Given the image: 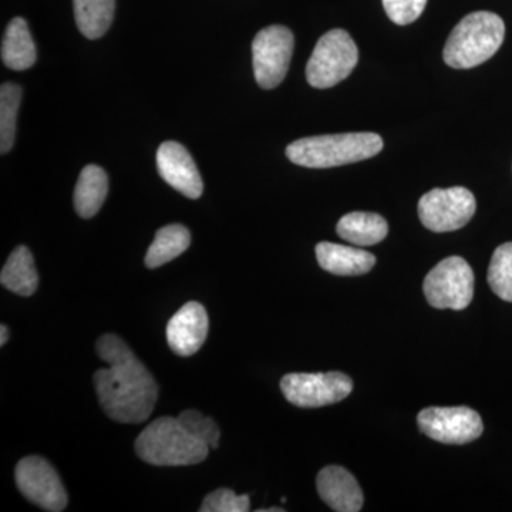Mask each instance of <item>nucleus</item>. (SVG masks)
Wrapping results in <instances>:
<instances>
[{
    "instance_id": "f257e3e1",
    "label": "nucleus",
    "mask_w": 512,
    "mask_h": 512,
    "mask_svg": "<svg viewBox=\"0 0 512 512\" xmlns=\"http://www.w3.org/2000/svg\"><path fill=\"white\" fill-rule=\"evenodd\" d=\"M96 352L107 363V367H101L93 377L104 413L117 423L146 421L157 403L156 379L126 342L113 333L97 340Z\"/></svg>"
},
{
    "instance_id": "f03ea898",
    "label": "nucleus",
    "mask_w": 512,
    "mask_h": 512,
    "mask_svg": "<svg viewBox=\"0 0 512 512\" xmlns=\"http://www.w3.org/2000/svg\"><path fill=\"white\" fill-rule=\"evenodd\" d=\"M383 140L375 133L328 134L299 138L286 147V157L306 168H332L377 156Z\"/></svg>"
},
{
    "instance_id": "7ed1b4c3",
    "label": "nucleus",
    "mask_w": 512,
    "mask_h": 512,
    "mask_svg": "<svg viewBox=\"0 0 512 512\" xmlns=\"http://www.w3.org/2000/svg\"><path fill=\"white\" fill-rule=\"evenodd\" d=\"M136 453L153 466H194L208 457L210 447L192 436L178 417L164 416L141 431L136 440Z\"/></svg>"
},
{
    "instance_id": "20e7f679",
    "label": "nucleus",
    "mask_w": 512,
    "mask_h": 512,
    "mask_svg": "<svg viewBox=\"0 0 512 512\" xmlns=\"http://www.w3.org/2000/svg\"><path fill=\"white\" fill-rule=\"evenodd\" d=\"M504 20L493 12H473L448 36L444 62L453 69H473L490 60L503 45Z\"/></svg>"
},
{
    "instance_id": "39448f33",
    "label": "nucleus",
    "mask_w": 512,
    "mask_h": 512,
    "mask_svg": "<svg viewBox=\"0 0 512 512\" xmlns=\"http://www.w3.org/2000/svg\"><path fill=\"white\" fill-rule=\"evenodd\" d=\"M359 62L355 40L346 30L333 29L320 37L308 64L306 80L315 89H330L348 79Z\"/></svg>"
},
{
    "instance_id": "423d86ee",
    "label": "nucleus",
    "mask_w": 512,
    "mask_h": 512,
    "mask_svg": "<svg viewBox=\"0 0 512 512\" xmlns=\"http://www.w3.org/2000/svg\"><path fill=\"white\" fill-rule=\"evenodd\" d=\"M423 289L433 308L463 311L473 301V269L461 256H448L431 269Z\"/></svg>"
},
{
    "instance_id": "0eeeda50",
    "label": "nucleus",
    "mask_w": 512,
    "mask_h": 512,
    "mask_svg": "<svg viewBox=\"0 0 512 512\" xmlns=\"http://www.w3.org/2000/svg\"><path fill=\"white\" fill-rule=\"evenodd\" d=\"M477 210L476 197L464 187L434 188L419 202V217L433 232H453L466 227Z\"/></svg>"
},
{
    "instance_id": "6e6552de",
    "label": "nucleus",
    "mask_w": 512,
    "mask_h": 512,
    "mask_svg": "<svg viewBox=\"0 0 512 512\" xmlns=\"http://www.w3.org/2000/svg\"><path fill=\"white\" fill-rule=\"evenodd\" d=\"M295 37L288 28L272 25L262 29L252 42L256 83L265 90L284 82L293 55Z\"/></svg>"
},
{
    "instance_id": "1a4fd4ad",
    "label": "nucleus",
    "mask_w": 512,
    "mask_h": 512,
    "mask_svg": "<svg viewBox=\"0 0 512 512\" xmlns=\"http://www.w3.org/2000/svg\"><path fill=\"white\" fill-rule=\"evenodd\" d=\"M281 390L293 406L316 409L345 400L352 393L353 382L340 372L291 373L282 377Z\"/></svg>"
},
{
    "instance_id": "9d476101",
    "label": "nucleus",
    "mask_w": 512,
    "mask_h": 512,
    "mask_svg": "<svg viewBox=\"0 0 512 512\" xmlns=\"http://www.w3.org/2000/svg\"><path fill=\"white\" fill-rule=\"evenodd\" d=\"M421 433L443 444L471 443L483 434L480 414L470 407H427L417 416Z\"/></svg>"
},
{
    "instance_id": "9b49d317",
    "label": "nucleus",
    "mask_w": 512,
    "mask_h": 512,
    "mask_svg": "<svg viewBox=\"0 0 512 512\" xmlns=\"http://www.w3.org/2000/svg\"><path fill=\"white\" fill-rule=\"evenodd\" d=\"M15 480L26 500L42 510L60 512L66 508L67 493L62 480L45 458H22L16 466Z\"/></svg>"
},
{
    "instance_id": "f8f14e48",
    "label": "nucleus",
    "mask_w": 512,
    "mask_h": 512,
    "mask_svg": "<svg viewBox=\"0 0 512 512\" xmlns=\"http://www.w3.org/2000/svg\"><path fill=\"white\" fill-rule=\"evenodd\" d=\"M157 168L161 178L184 195L197 200L204 191L200 171L187 148L177 141H165L157 151Z\"/></svg>"
},
{
    "instance_id": "ddd939ff",
    "label": "nucleus",
    "mask_w": 512,
    "mask_h": 512,
    "mask_svg": "<svg viewBox=\"0 0 512 512\" xmlns=\"http://www.w3.org/2000/svg\"><path fill=\"white\" fill-rule=\"evenodd\" d=\"M207 311L198 302L185 303L167 325V342L175 355L188 357L195 355L207 339Z\"/></svg>"
},
{
    "instance_id": "4468645a",
    "label": "nucleus",
    "mask_w": 512,
    "mask_h": 512,
    "mask_svg": "<svg viewBox=\"0 0 512 512\" xmlns=\"http://www.w3.org/2000/svg\"><path fill=\"white\" fill-rule=\"evenodd\" d=\"M320 498L338 512H359L363 507V493L359 483L346 468H323L316 478Z\"/></svg>"
},
{
    "instance_id": "2eb2a0df",
    "label": "nucleus",
    "mask_w": 512,
    "mask_h": 512,
    "mask_svg": "<svg viewBox=\"0 0 512 512\" xmlns=\"http://www.w3.org/2000/svg\"><path fill=\"white\" fill-rule=\"evenodd\" d=\"M316 258L320 268L338 276L365 275L376 265V256L370 252L333 242H319Z\"/></svg>"
},
{
    "instance_id": "dca6fc26",
    "label": "nucleus",
    "mask_w": 512,
    "mask_h": 512,
    "mask_svg": "<svg viewBox=\"0 0 512 512\" xmlns=\"http://www.w3.org/2000/svg\"><path fill=\"white\" fill-rule=\"evenodd\" d=\"M336 231L340 238L357 245L372 247L382 242L389 234V225L382 215L375 212H350L340 218Z\"/></svg>"
},
{
    "instance_id": "f3484780",
    "label": "nucleus",
    "mask_w": 512,
    "mask_h": 512,
    "mask_svg": "<svg viewBox=\"0 0 512 512\" xmlns=\"http://www.w3.org/2000/svg\"><path fill=\"white\" fill-rule=\"evenodd\" d=\"M109 192V178L99 165H86L74 190V208L84 220L93 218L100 211Z\"/></svg>"
},
{
    "instance_id": "a211bd4d",
    "label": "nucleus",
    "mask_w": 512,
    "mask_h": 512,
    "mask_svg": "<svg viewBox=\"0 0 512 512\" xmlns=\"http://www.w3.org/2000/svg\"><path fill=\"white\" fill-rule=\"evenodd\" d=\"M36 45L33 42L28 22L15 18L9 23L2 42V62L9 69L22 72L36 63Z\"/></svg>"
},
{
    "instance_id": "6ab92c4d",
    "label": "nucleus",
    "mask_w": 512,
    "mask_h": 512,
    "mask_svg": "<svg viewBox=\"0 0 512 512\" xmlns=\"http://www.w3.org/2000/svg\"><path fill=\"white\" fill-rule=\"evenodd\" d=\"M0 284L19 296H32L39 286V274L29 248L18 247L10 254L0 274Z\"/></svg>"
},
{
    "instance_id": "aec40b11",
    "label": "nucleus",
    "mask_w": 512,
    "mask_h": 512,
    "mask_svg": "<svg viewBox=\"0 0 512 512\" xmlns=\"http://www.w3.org/2000/svg\"><path fill=\"white\" fill-rule=\"evenodd\" d=\"M77 28L87 39L106 35L113 23L116 0H73Z\"/></svg>"
},
{
    "instance_id": "412c9836",
    "label": "nucleus",
    "mask_w": 512,
    "mask_h": 512,
    "mask_svg": "<svg viewBox=\"0 0 512 512\" xmlns=\"http://www.w3.org/2000/svg\"><path fill=\"white\" fill-rule=\"evenodd\" d=\"M191 245V234L184 225L173 224L158 229L156 239L148 248L146 266L160 268L184 254Z\"/></svg>"
},
{
    "instance_id": "4be33fe9",
    "label": "nucleus",
    "mask_w": 512,
    "mask_h": 512,
    "mask_svg": "<svg viewBox=\"0 0 512 512\" xmlns=\"http://www.w3.org/2000/svg\"><path fill=\"white\" fill-rule=\"evenodd\" d=\"M22 100V87L15 83H3L0 87V153L12 150L16 137V120Z\"/></svg>"
},
{
    "instance_id": "5701e85b",
    "label": "nucleus",
    "mask_w": 512,
    "mask_h": 512,
    "mask_svg": "<svg viewBox=\"0 0 512 512\" xmlns=\"http://www.w3.org/2000/svg\"><path fill=\"white\" fill-rule=\"evenodd\" d=\"M487 279L498 298L512 302V242H505L495 249Z\"/></svg>"
},
{
    "instance_id": "b1692460",
    "label": "nucleus",
    "mask_w": 512,
    "mask_h": 512,
    "mask_svg": "<svg viewBox=\"0 0 512 512\" xmlns=\"http://www.w3.org/2000/svg\"><path fill=\"white\" fill-rule=\"evenodd\" d=\"M178 420L187 427L192 436L207 444L210 450H217L218 446H220V427L210 417H205L204 414L197 412V410H185V412L178 416Z\"/></svg>"
},
{
    "instance_id": "393cba45",
    "label": "nucleus",
    "mask_w": 512,
    "mask_h": 512,
    "mask_svg": "<svg viewBox=\"0 0 512 512\" xmlns=\"http://www.w3.org/2000/svg\"><path fill=\"white\" fill-rule=\"evenodd\" d=\"M248 495H237L228 488L212 491L204 498L201 512H247L249 511Z\"/></svg>"
},
{
    "instance_id": "a878e982",
    "label": "nucleus",
    "mask_w": 512,
    "mask_h": 512,
    "mask_svg": "<svg viewBox=\"0 0 512 512\" xmlns=\"http://www.w3.org/2000/svg\"><path fill=\"white\" fill-rule=\"evenodd\" d=\"M382 2L389 19L399 26L416 22L427 5V0H382Z\"/></svg>"
},
{
    "instance_id": "bb28decb",
    "label": "nucleus",
    "mask_w": 512,
    "mask_h": 512,
    "mask_svg": "<svg viewBox=\"0 0 512 512\" xmlns=\"http://www.w3.org/2000/svg\"><path fill=\"white\" fill-rule=\"evenodd\" d=\"M9 340V329L8 326H0V345L5 346Z\"/></svg>"
},
{
    "instance_id": "cd10ccee",
    "label": "nucleus",
    "mask_w": 512,
    "mask_h": 512,
    "mask_svg": "<svg viewBox=\"0 0 512 512\" xmlns=\"http://www.w3.org/2000/svg\"><path fill=\"white\" fill-rule=\"evenodd\" d=\"M282 512L284 511V508H279V507H276V508H268V510H259V512Z\"/></svg>"
}]
</instances>
